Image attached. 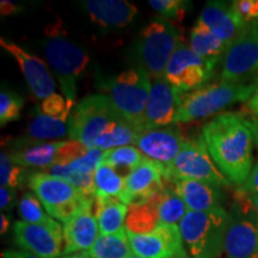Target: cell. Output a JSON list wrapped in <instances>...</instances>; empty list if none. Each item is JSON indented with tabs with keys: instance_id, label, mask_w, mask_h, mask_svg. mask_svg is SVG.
I'll return each instance as SVG.
<instances>
[{
	"instance_id": "4fadbf2b",
	"label": "cell",
	"mask_w": 258,
	"mask_h": 258,
	"mask_svg": "<svg viewBox=\"0 0 258 258\" xmlns=\"http://www.w3.org/2000/svg\"><path fill=\"white\" fill-rule=\"evenodd\" d=\"M186 139L175 125L139 128L134 145L148 159L166 166L178 156Z\"/></svg>"
},
{
	"instance_id": "44dd1931",
	"label": "cell",
	"mask_w": 258,
	"mask_h": 258,
	"mask_svg": "<svg viewBox=\"0 0 258 258\" xmlns=\"http://www.w3.org/2000/svg\"><path fill=\"white\" fill-rule=\"evenodd\" d=\"M177 195L185 203L188 211L208 212L221 208L222 186L205 180H176L172 183Z\"/></svg>"
},
{
	"instance_id": "9a60e30c",
	"label": "cell",
	"mask_w": 258,
	"mask_h": 258,
	"mask_svg": "<svg viewBox=\"0 0 258 258\" xmlns=\"http://www.w3.org/2000/svg\"><path fill=\"white\" fill-rule=\"evenodd\" d=\"M182 93L167 82L165 77L152 79L151 92L145 111L144 127H166L176 122Z\"/></svg>"
},
{
	"instance_id": "f1b7e54d",
	"label": "cell",
	"mask_w": 258,
	"mask_h": 258,
	"mask_svg": "<svg viewBox=\"0 0 258 258\" xmlns=\"http://www.w3.org/2000/svg\"><path fill=\"white\" fill-rule=\"evenodd\" d=\"M89 252L93 258H128L133 251L125 227L115 234L99 235Z\"/></svg>"
},
{
	"instance_id": "d6986e66",
	"label": "cell",
	"mask_w": 258,
	"mask_h": 258,
	"mask_svg": "<svg viewBox=\"0 0 258 258\" xmlns=\"http://www.w3.org/2000/svg\"><path fill=\"white\" fill-rule=\"evenodd\" d=\"M200 22L207 25L213 34L225 44L226 48L237 38L245 27V23L238 17L231 3L209 2L203 8L199 18Z\"/></svg>"
},
{
	"instance_id": "ab89813d",
	"label": "cell",
	"mask_w": 258,
	"mask_h": 258,
	"mask_svg": "<svg viewBox=\"0 0 258 258\" xmlns=\"http://www.w3.org/2000/svg\"><path fill=\"white\" fill-rule=\"evenodd\" d=\"M237 196L238 199H239L240 205L246 206V209H251V211L256 214V218H258V194L244 192L243 190L239 189Z\"/></svg>"
},
{
	"instance_id": "277c9868",
	"label": "cell",
	"mask_w": 258,
	"mask_h": 258,
	"mask_svg": "<svg viewBox=\"0 0 258 258\" xmlns=\"http://www.w3.org/2000/svg\"><path fill=\"white\" fill-rule=\"evenodd\" d=\"M180 41L182 37L175 25L166 19H154L143 29L135 42L139 67H143L151 79L165 77L167 63Z\"/></svg>"
},
{
	"instance_id": "c3c4849f",
	"label": "cell",
	"mask_w": 258,
	"mask_h": 258,
	"mask_svg": "<svg viewBox=\"0 0 258 258\" xmlns=\"http://www.w3.org/2000/svg\"><path fill=\"white\" fill-rule=\"evenodd\" d=\"M2 258H18V257H16L12 251H6V252H3Z\"/></svg>"
},
{
	"instance_id": "9c48e42d",
	"label": "cell",
	"mask_w": 258,
	"mask_h": 258,
	"mask_svg": "<svg viewBox=\"0 0 258 258\" xmlns=\"http://www.w3.org/2000/svg\"><path fill=\"white\" fill-rule=\"evenodd\" d=\"M47 62L59 79L64 98L74 103L77 80L88 66L90 57L83 47L64 37H51L42 43Z\"/></svg>"
},
{
	"instance_id": "83f0119b",
	"label": "cell",
	"mask_w": 258,
	"mask_h": 258,
	"mask_svg": "<svg viewBox=\"0 0 258 258\" xmlns=\"http://www.w3.org/2000/svg\"><path fill=\"white\" fill-rule=\"evenodd\" d=\"M138 131V127L120 117L106 129L104 133L96 139L92 148L108 151L117 147L132 146L134 145Z\"/></svg>"
},
{
	"instance_id": "52a82bcc",
	"label": "cell",
	"mask_w": 258,
	"mask_h": 258,
	"mask_svg": "<svg viewBox=\"0 0 258 258\" xmlns=\"http://www.w3.org/2000/svg\"><path fill=\"white\" fill-rule=\"evenodd\" d=\"M118 118L120 115L108 96L90 95L73 109L69 120V137L92 148L96 139Z\"/></svg>"
},
{
	"instance_id": "f35d334b",
	"label": "cell",
	"mask_w": 258,
	"mask_h": 258,
	"mask_svg": "<svg viewBox=\"0 0 258 258\" xmlns=\"http://www.w3.org/2000/svg\"><path fill=\"white\" fill-rule=\"evenodd\" d=\"M16 202L15 189L2 186L0 189V208L2 211H11Z\"/></svg>"
},
{
	"instance_id": "ffe728a7",
	"label": "cell",
	"mask_w": 258,
	"mask_h": 258,
	"mask_svg": "<svg viewBox=\"0 0 258 258\" xmlns=\"http://www.w3.org/2000/svg\"><path fill=\"white\" fill-rule=\"evenodd\" d=\"M225 252L228 258H258V218L237 219L231 215Z\"/></svg>"
},
{
	"instance_id": "5b68a950",
	"label": "cell",
	"mask_w": 258,
	"mask_h": 258,
	"mask_svg": "<svg viewBox=\"0 0 258 258\" xmlns=\"http://www.w3.org/2000/svg\"><path fill=\"white\" fill-rule=\"evenodd\" d=\"M152 79L143 67H133L108 82V96L116 112L129 123L143 128Z\"/></svg>"
},
{
	"instance_id": "7c38bea8",
	"label": "cell",
	"mask_w": 258,
	"mask_h": 258,
	"mask_svg": "<svg viewBox=\"0 0 258 258\" xmlns=\"http://www.w3.org/2000/svg\"><path fill=\"white\" fill-rule=\"evenodd\" d=\"M14 234L16 244L35 256L59 258L64 254L63 227L56 220L50 224L17 221L14 226Z\"/></svg>"
},
{
	"instance_id": "d6a6232c",
	"label": "cell",
	"mask_w": 258,
	"mask_h": 258,
	"mask_svg": "<svg viewBox=\"0 0 258 258\" xmlns=\"http://www.w3.org/2000/svg\"><path fill=\"white\" fill-rule=\"evenodd\" d=\"M18 211L22 221L28 222V224H50L55 220L43 211L41 201L35 194L31 192L24 194L19 202Z\"/></svg>"
},
{
	"instance_id": "60d3db41",
	"label": "cell",
	"mask_w": 258,
	"mask_h": 258,
	"mask_svg": "<svg viewBox=\"0 0 258 258\" xmlns=\"http://www.w3.org/2000/svg\"><path fill=\"white\" fill-rule=\"evenodd\" d=\"M239 189L243 190L244 192L258 194V160L257 163L254 164L252 170H251V173L250 176L247 177L246 182H245L244 185Z\"/></svg>"
},
{
	"instance_id": "3957f363",
	"label": "cell",
	"mask_w": 258,
	"mask_h": 258,
	"mask_svg": "<svg viewBox=\"0 0 258 258\" xmlns=\"http://www.w3.org/2000/svg\"><path fill=\"white\" fill-rule=\"evenodd\" d=\"M231 214L224 208L208 212L188 211L179 224L182 239L192 258H218L225 251Z\"/></svg>"
},
{
	"instance_id": "7dc6e473",
	"label": "cell",
	"mask_w": 258,
	"mask_h": 258,
	"mask_svg": "<svg viewBox=\"0 0 258 258\" xmlns=\"http://www.w3.org/2000/svg\"><path fill=\"white\" fill-rule=\"evenodd\" d=\"M249 123H250V121H249ZM250 127H251V131H252L254 143H256L257 146H258V128H256V127H254V125H252L251 123H250Z\"/></svg>"
},
{
	"instance_id": "2e32d148",
	"label": "cell",
	"mask_w": 258,
	"mask_h": 258,
	"mask_svg": "<svg viewBox=\"0 0 258 258\" xmlns=\"http://www.w3.org/2000/svg\"><path fill=\"white\" fill-rule=\"evenodd\" d=\"M0 46L8 51L17 61L19 69L23 73L29 89L36 98L47 99L55 93V82L48 70L46 62L37 56L31 55L23 48L17 46L14 42H9L0 38Z\"/></svg>"
},
{
	"instance_id": "e0dca14e",
	"label": "cell",
	"mask_w": 258,
	"mask_h": 258,
	"mask_svg": "<svg viewBox=\"0 0 258 258\" xmlns=\"http://www.w3.org/2000/svg\"><path fill=\"white\" fill-rule=\"evenodd\" d=\"M165 186L164 167L146 158L125 177L123 203L132 206L156 195Z\"/></svg>"
},
{
	"instance_id": "f5cc1de1",
	"label": "cell",
	"mask_w": 258,
	"mask_h": 258,
	"mask_svg": "<svg viewBox=\"0 0 258 258\" xmlns=\"http://www.w3.org/2000/svg\"><path fill=\"white\" fill-rule=\"evenodd\" d=\"M257 28H258V21H257Z\"/></svg>"
},
{
	"instance_id": "f546056e",
	"label": "cell",
	"mask_w": 258,
	"mask_h": 258,
	"mask_svg": "<svg viewBox=\"0 0 258 258\" xmlns=\"http://www.w3.org/2000/svg\"><path fill=\"white\" fill-rule=\"evenodd\" d=\"M95 179V198L118 199L123 202L125 178L112 167L101 164L93 173Z\"/></svg>"
},
{
	"instance_id": "6da1fadb",
	"label": "cell",
	"mask_w": 258,
	"mask_h": 258,
	"mask_svg": "<svg viewBox=\"0 0 258 258\" xmlns=\"http://www.w3.org/2000/svg\"><path fill=\"white\" fill-rule=\"evenodd\" d=\"M202 138L219 171L231 184L241 188L253 167L254 139L249 120L235 112H222L203 124Z\"/></svg>"
},
{
	"instance_id": "74e56055",
	"label": "cell",
	"mask_w": 258,
	"mask_h": 258,
	"mask_svg": "<svg viewBox=\"0 0 258 258\" xmlns=\"http://www.w3.org/2000/svg\"><path fill=\"white\" fill-rule=\"evenodd\" d=\"M232 6L243 23L258 21V0H237L232 2Z\"/></svg>"
},
{
	"instance_id": "f907efd6",
	"label": "cell",
	"mask_w": 258,
	"mask_h": 258,
	"mask_svg": "<svg viewBox=\"0 0 258 258\" xmlns=\"http://www.w3.org/2000/svg\"><path fill=\"white\" fill-rule=\"evenodd\" d=\"M249 121H250L251 124L254 125L256 128H258V120H249Z\"/></svg>"
},
{
	"instance_id": "8fae6325",
	"label": "cell",
	"mask_w": 258,
	"mask_h": 258,
	"mask_svg": "<svg viewBox=\"0 0 258 258\" xmlns=\"http://www.w3.org/2000/svg\"><path fill=\"white\" fill-rule=\"evenodd\" d=\"M213 71L214 67L200 57L182 38L167 63L165 78L177 91L185 93L206 85Z\"/></svg>"
},
{
	"instance_id": "8d00e7d4",
	"label": "cell",
	"mask_w": 258,
	"mask_h": 258,
	"mask_svg": "<svg viewBox=\"0 0 258 258\" xmlns=\"http://www.w3.org/2000/svg\"><path fill=\"white\" fill-rule=\"evenodd\" d=\"M72 103H70L67 99H64L62 96L54 93L47 99H44L40 106V110L44 115L50 116V117L59 118V120L67 121L70 117L71 110H72Z\"/></svg>"
},
{
	"instance_id": "836d02e7",
	"label": "cell",
	"mask_w": 258,
	"mask_h": 258,
	"mask_svg": "<svg viewBox=\"0 0 258 258\" xmlns=\"http://www.w3.org/2000/svg\"><path fill=\"white\" fill-rule=\"evenodd\" d=\"M24 180V167L16 164L8 151H2V154H0V184L2 186H8L16 190L23 185Z\"/></svg>"
},
{
	"instance_id": "816d5d0a",
	"label": "cell",
	"mask_w": 258,
	"mask_h": 258,
	"mask_svg": "<svg viewBox=\"0 0 258 258\" xmlns=\"http://www.w3.org/2000/svg\"><path fill=\"white\" fill-rule=\"evenodd\" d=\"M128 258H144V257H140V256H137V254H131V256H129Z\"/></svg>"
},
{
	"instance_id": "7a4b0ae2",
	"label": "cell",
	"mask_w": 258,
	"mask_h": 258,
	"mask_svg": "<svg viewBox=\"0 0 258 258\" xmlns=\"http://www.w3.org/2000/svg\"><path fill=\"white\" fill-rule=\"evenodd\" d=\"M258 88V84L213 83L206 84L192 91L182 93L176 122L202 120L218 114L235 103L249 101Z\"/></svg>"
},
{
	"instance_id": "603a6c76",
	"label": "cell",
	"mask_w": 258,
	"mask_h": 258,
	"mask_svg": "<svg viewBox=\"0 0 258 258\" xmlns=\"http://www.w3.org/2000/svg\"><path fill=\"white\" fill-rule=\"evenodd\" d=\"M64 141L35 143L19 138L10 148L12 160L23 167H36L46 171L56 160L57 152Z\"/></svg>"
},
{
	"instance_id": "d590c367",
	"label": "cell",
	"mask_w": 258,
	"mask_h": 258,
	"mask_svg": "<svg viewBox=\"0 0 258 258\" xmlns=\"http://www.w3.org/2000/svg\"><path fill=\"white\" fill-rule=\"evenodd\" d=\"M148 4L164 18L182 21L190 3L185 0H150Z\"/></svg>"
},
{
	"instance_id": "5bb4252c",
	"label": "cell",
	"mask_w": 258,
	"mask_h": 258,
	"mask_svg": "<svg viewBox=\"0 0 258 258\" xmlns=\"http://www.w3.org/2000/svg\"><path fill=\"white\" fill-rule=\"evenodd\" d=\"M128 238L133 253L144 258H176L184 249L179 226L159 225L145 234L128 232Z\"/></svg>"
},
{
	"instance_id": "681fc988",
	"label": "cell",
	"mask_w": 258,
	"mask_h": 258,
	"mask_svg": "<svg viewBox=\"0 0 258 258\" xmlns=\"http://www.w3.org/2000/svg\"><path fill=\"white\" fill-rule=\"evenodd\" d=\"M176 258H190V257H189V254L186 253V251L183 249L178 254H177Z\"/></svg>"
},
{
	"instance_id": "484cf974",
	"label": "cell",
	"mask_w": 258,
	"mask_h": 258,
	"mask_svg": "<svg viewBox=\"0 0 258 258\" xmlns=\"http://www.w3.org/2000/svg\"><path fill=\"white\" fill-rule=\"evenodd\" d=\"M189 44L191 49L212 67H215L227 50L225 44L213 34L211 29L200 21L196 22L190 32Z\"/></svg>"
},
{
	"instance_id": "b9f144b4",
	"label": "cell",
	"mask_w": 258,
	"mask_h": 258,
	"mask_svg": "<svg viewBox=\"0 0 258 258\" xmlns=\"http://www.w3.org/2000/svg\"><path fill=\"white\" fill-rule=\"evenodd\" d=\"M246 109L253 116V120H258V88L254 91L252 97L247 101Z\"/></svg>"
},
{
	"instance_id": "e575fe53",
	"label": "cell",
	"mask_w": 258,
	"mask_h": 258,
	"mask_svg": "<svg viewBox=\"0 0 258 258\" xmlns=\"http://www.w3.org/2000/svg\"><path fill=\"white\" fill-rule=\"evenodd\" d=\"M24 101L16 92L3 90L0 93V124L4 127L10 122L17 121L21 116Z\"/></svg>"
},
{
	"instance_id": "4316f807",
	"label": "cell",
	"mask_w": 258,
	"mask_h": 258,
	"mask_svg": "<svg viewBox=\"0 0 258 258\" xmlns=\"http://www.w3.org/2000/svg\"><path fill=\"white\" fill-rule=\"evenodd\" d=\"M69 135V123L64 120L50 117L44 115L37 108L34 116L29 122L27 135L24 139L35 143H50V141H61Z\"/></svg>"
},
{
	"instance_id": "1f68e13d",
	"label": "cell",
	"mask_w": 258,
	"mask_h": 258,
	"mask_svg": "<svg viewBox=\"0 0 258 258\" xmlns=\"http://www.w3.org/2000/svg\"><path fill=\"white\" fill-rule=\"evenodd\" d=\"M188 212L184 201L177 195L173 186H165L161 190L159 202L160 225L179 226L182 219Z\"/></svg>"
},
{
	"instance_id": "ba28073f",
	"label": "cell",
	"mask_w": 258,
	"mask_h": 258,
	"mask_svg": "<svg viewBox=\"0 0 258 258\" xmlns=\"http://www.w3.org/2000/svg\"><path fill=\"white\" fill-rule=\"evenodd\" d=\"M163 167L165 182L169 183L194 179L214 183L220 186L231 184L212 160L202 135L196 140H185L178 156L172 163Z\"/></svg>"
},
{
	"instance_id": "cb8c5ba5",
	"label": "cell",
	"mask_w": 258,
	"mask_h": 258,
	"mask_svg": "<svg viewBox=\"0 0 258 258\" xmlns=\"http://www.w3.org/2000/svg\"><path fill=\"white\" fill-rule=\"evenodd\" d=\"M161 190L145 201L129 206L127 220H125V230L129 233L145 234L158 228V226L160 225L159 202Z\"/></svg>"
},
{
	"instance_id": "f6af8a7d",
	"label": "cell",
	"mask_w": 258,
	"mask_h": 258,
	"mask_svg": "<svg viewBox=\"0 0 258 258\" xmlns=\"http://www.w3.org/2000/svg\"><path fill=\"white\" fill-rule=\"evenodd\" d=\"M62 258H93V257L90 254L89 251H83V252L67 254V256H63Z\"/></svg>"
},
{
	"instance_id": "7bdbcfd3",
	"label": "cell",
	"mask_w": 258,
	"mask_h": 258,
	"mask_svg": "<svg viewBox=\"0 0 258 258\" xmlns=\"http://www.w3.org/2000/svg\"><path fill=\"white\" fill-rule=\"evenodd\" d=\"M0 4H2V5H0V9H2V15L3 16L12 15V14H15V12L18 10V6L15 5L14 3H11V2H4V0H3Z\"/></svg>"
},
{
	"instance_id": "4dcf8cb0",
	"label": "cell",
	"mask_w": 258,
	"mask_h": 258,
	"mask_svg": "<svg viewBox=\"0 0 258 258\" xmlns=\"http://www.w3.org/2000/svg\"><path fill=\"white\" fill-rule=\"evenodd\" d=\"M146 159L139 148L135 146H123L104 151L102 164L110 166L122 177H127L135 167Z\"/></svg>"
},
{
	"instance_id": "ee69618b",
	"label": "cell",
	"mask_w": 258,
	"mask_h": 258,
	"mask_svg": "<svg viewBox=\"0 0 258 258\" xmlns=\"http://www.w3.org/2000/svg\"><path fill=\"white\" fill-rule=\"evenodd\" d=\"M9 226H10V219L8 215L5 214L0 215V233L5 234L9 230Z\"/></svg>"
},
{
	"instance_id": "ac0fdd59",
	"label": "cell",
	"mask_w": 258,
	"mask_h": 258,
	"mask_svg": "<svg viewBox=\"0 0 258 258\" xmlns=\"http://www.w3.org/2000/svg\"><path fill=\"white\" fill-rule=\"evenodd\" d=\"M95 199L63 226L64 254L89 251L99 237V227L93 214Z\"/></svg>"
},
{
	"instance_id": "d4e9b609",
	"label": "cell",
	"mask_w": 258,
	"mask_h": 258,
	"mask_svg": "<svg viewBox=\"0 0 258 258\" xmlns=\"http://www.w3.org/2000/svg\"><path fill=\"white\" fill-rule=\"evenodd\" d=\"M129 206L118 199H98L93 202V214L97 219L99 234H115L123 230Z\"/></svg>"
},
{
	"instance_id": "7402d4cb",
	"label": "cell",
	"mask_w": 258,
	"mask_h": 258,
	"mask_svg": "<svg viewBox=\"0 0 258 258\" xmlns=\"http://www.w3.org/2000/svg\"><path fill=\"white\" fill-rule=\"evenodd\" d=\"M93 23L103 28H123L138 15V8L125 0H86L82 3Z\"/></svg>"
},
{
	"instance_id": "bcb514c9",
	"label": "cell",
	"mask_w": 258,
	"mask_h": 258,
	"mask_svg": "<svg viewBox=\"0 0 258 258\" xmlns=\"http://www.w3.org/2000/svg\"><path fill=\"white\" fill-rule=\"evenodd\" d=\"M12 252H14L15 256L18 258H41L38 256H35V254L32 253H29L27 251H12Z\"/></svg>"
},
{
	"instance_id": "8992f818",
	"label": "cell",
	"mask_w": 258,
	"mask_h": 258,
	"mask_svg": "<svg viewBox=\"0 0 258 258\" xmlns=\"http://www.w3.org/2000/svg\"><path fill=\"white\" fill-rule=\"evenodd\" d=\"M28 185L40 200L48 214L66 224L80 209L93 201L67 180L47 172H34L28 177Z\"/></svg>"
},
{
	"instance_id": "30bf717a",
	"label": "cell",
	"mask_w": 258,
	"mask_h": 258,
	"mask_svg": "<svg viewBox=\"0 0 258 258\" xmlns=\"http://www.w3.org/2000/svg\"><path fill=\"white\" fill-rule=\"evenodd\" d=\"M221 82L258 84L257 21L247 23L224 55Z\"/></svg>"
}]
</instances>
